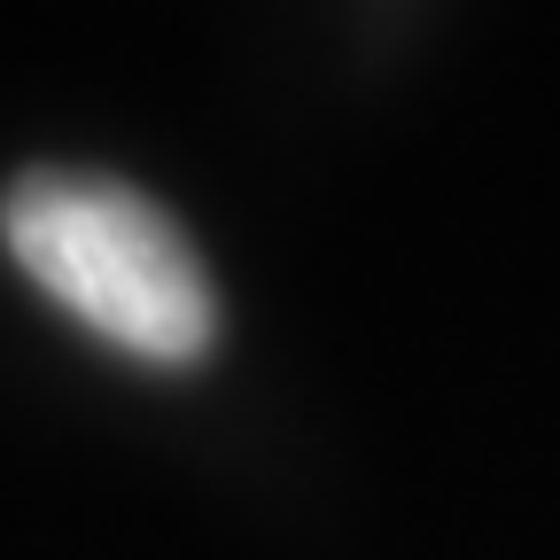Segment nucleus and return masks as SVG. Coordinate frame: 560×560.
<instances>
[{"mask_svg":"<svg viewBox=\"0 0 560 560\" xmlns=\"http://www.w3.org/2000/svg\"><path fill=\"white\" fill-rule=\"evenodd\" d=\"M0 242L39 296L125 359L195 366L219 342V296L187 234L149 195L102 172H24L0 202Z\"/></svg>","mask_w":560,"mask_h":560,"instance_id":"f257e3e1","label":"nucleus"}]
</instances>
